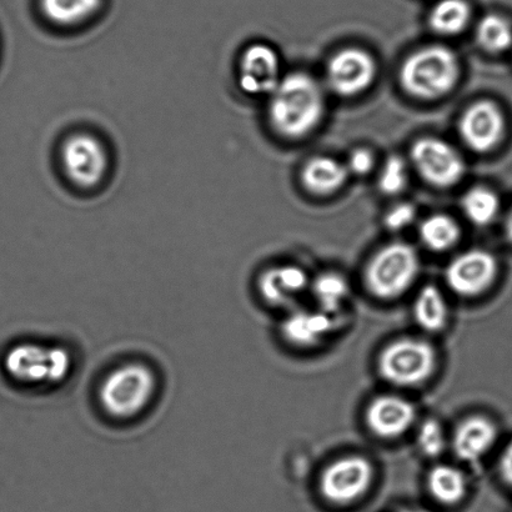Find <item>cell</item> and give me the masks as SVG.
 Returning a JSON list of instances; mask_svg holds the SVG:
<instances>
[{"instance_id":"cb8c5ba5","label":"cell","mask_w":512,"mask_h":512,"mask_svg":"<svg viewBox=\"0 0 512 512\" xmlns=\"http://www.w3.org/2000/svg\"><path fill=\"white\" fill-rule=\"evenodd\" d=\"M419 235L421 242L431 252L443 253L458 244L461 233L458 223L453 218L435 214L421 223Z\"/></svg>"},{"instance_id":"44dd1931","label":"cell","mask_w":512,"mask_h":512,"mask_svg":"<svg viewBox=\"0 0 512 512\" xmlns=\"http://www.w3.org/2000/svg\"><path fill=\"white\" fill-rule=\"evenodd\" d=\"M426 485L431 496L444 505L460 503L468 493V479L463 470L448 464H438L429 470Z\"/></svg>"},{"instance_id":"4dcf8cb0","label":"cell","mask_w":512,"mask_h":512,"mask_svg":"<svg viewBox=\"0 0 512 512\" xmlns=\"http://www.w3.org/2000/svg\"><path fill=\"white\" fill-rule=\"evenodd\" d=\"M498 468L501 479L512 489V440L501 453Z\"/></svg>"},{"instance_id":"603a6c76","label":"cell","mask_w":512,"mask_h":512,"mask_svg":"<svg viewBox=\"0 0 512 512\" xmlns=\"http://www.w3.org/2000/svg\"><path fill=\"white\" fill-rule=\"evenodd\" d=\"M471 8L466 0H440L429 15L430 28L441 35H455L468 27Z\"/></svg>"},{"instance_id":"9c48e42d","label":"cell","mask_w":512,"mask_h":512,"mask_svg":"<svg viewBox=\"0 0 512 512\" xmlns=\"http://www.w3.org/2000/svg\"><path fill=\"white\" fill-rule=\"evenodd\" d=\"M410 158L420 177L434 187H453L465 174L463 157L443 139L425 137L416 140Z\"/></svg>"},{"instance_id":"f546056e","label":"cell","mask_w":512,"mask_h":512,"mask_svg":"<svg viewBox=\"0 0 512 512\" xmlns=\"http://www.w3.org/2000/svg\"><path fill=\"white\" fill-rule=\"evenodd\" d=\"M373 167L374 157L368 149L354 150V152L350 154L348 165H346L349 173H353L355 175L368 174Z\"/></svg>"},{"instance_id":"d6a6232c","label":"cell","mask_w":512,"mask_h":512,"mask_svg":"<svg viewBox=\"0 0 512 512\" xmlns=\"http://www.w3.org/2000/svg\"><path fill=\"white\" fill-rule=\"evenodd\" d=\"M404 512H424V511L411 510V511H404Z\"/></svg>"},{"instance_id":"4fadbf2b","label":"cell","mask_w":512,"mask_h":512,"mask_svg":"<svg viewBox=\"0 0 512 512\" xmlns=\"http://www.w3.org/2000/svg\"><path fill=\"white\" fill-rule=\"evenodd\" d=\"M418 411L410 400L399 395H379L365 410V424L370 433L383 440L404 436L415 425Z\"/></svg>"},{"instance_id":"8fae6325","label":"cell","mask_w":512,"mask_h":512,"mask_svg":"<svg viewBox=\"0 0 512 512\" xmlns=\"http://www.w3.org/2000/svg\"><path fill=\"white\" fill-rule=\"evenodd\" d=\"M498 273V260L493 254L484 249H471L450 261L445 281L461 298H476L491 288Z\"/></svg>"},{"instance_id":"d4e9b609","label":"cell","mask_w":512,"mask_h":512,"mask_svg":"<svg viewBox=\"0 0 512 512\" xmlns=\"http://www.w3.org/2000/svg\"><path fill=\"white\" fill-rule=\"evenodd\" d=\"M461 208L470 223L486 227L500 213V199L493 190L485 187L471 188L461 199Z\"/></svg>"},{"instance_id":"4316f807","label":"cell","mask_w":512,"mask_h":512,"mask_svg":"<svg viewBox=\"0 0 512 512\" xmlns=\"http://www.w3.org/2000/svg\"><path fill=\"white\" fill-rule=\"evenodd\" d=\"M416 446L428 459H438L448 448V438L439 420L426 419L416 431Z\"/></svg>"},{"instance_id":"83f0119b","label":"cell","mask_w":512,"mask_h":512,"mask_svg":"<svg viewBox=\"0 0 512 512\" xmlns=\"http://www.w3.org/2000/svg\"><path fill=\"white\" fill-rule=\"evenodd\" d=\"M408 183V168L399 157L388 158L379 174L378 185L381 193L396 195L403 192Z\"/></svg>"},{"instance_id":"277c9868","label":"cell","mask_w":512,"mask_h":512,"mask_svg":"<svg viewBox=\"0 0 512 512\" xmlns=\"http://www.w3.org/2000/svg\"><path fill=\"white\" fill-rule=\"evenodd\" d=\"M74 368V356L68 348L35 341L13 345L3 358L9 379L33 389L58 388L67 383Z\"/></svg>"},{"instance_id":"ac0fdd59","label":"cell","mask_w":512,"mask_h":512,"mask_svg":"<svg viewBox=\"0 0 512 512\" xmlns=\"http://www.w3.org/2000/svg\"><path fill=\"white\" fill-rule=\"evenodd\" d=\"M39 13L45 23L62 32L87 27L103 12L104 0H39Z\"/></svg>"},{"instance_id":"484cf974","label":"cell","mask_w":512,"mask_h":512,"mask_svg":"<svg viewBox=\"0 0 512 512\" xmlns=\"http://www.w3.org/2000/svg\"><path fill=\"white\" fill-rule=\"evenodd\" d=\"M476 40L485 52L503 53L512 45V25L501 15H486L476 27Z\"/></svg>"},{"instance_id":"d6986e66","label":"cell","mask_w":512,"mask_h":512,"mask_svg":"<svg viewBox=\"0 0 512 512\" xmlns=\"http://www.w3.org/2000/svg\"><path fill=\"white\" fill-rule=\"evenodd\" d=\"M416 325L426 333H441L449 323L448 300L438 286L428 284L416 294L413 304Z\"/></svg>"},{"instance_id":"7402d4cb","label":"cell","mask_w":512,"mask_h":512,"mask_svg":"<svg viewBox=\"0 0 512 512\" xmlns=\"http://www.w3.org/2000/svg\"><path fill=\"white\" fill-rule=\"evenodd\" d=\"M311 295L316 308L326 314L339 316L350 296V285L343 275L328 271L320 274L310 283Z\"/></svg>"},{"instance_id":"30bf717a","label":"cell","mask_w":512,"mask_h":512,"mask_svg":"<svg viewBox=\"0 0 512 512\" xmlns=\"http://www.w3.org/2000/svg\"><path fill=\"white\" fill-rule=\"evenodd\" d=\"M281 78L279 55L270 45L252 43L240 52L235 79L243 94L268 98L278 87Z\"/></svg>"},{"instance_id":"7a4b0ae2","label":"cell","mask_w":512,"mask_h":512,"mask_svg":"<svg viewBox=\"0 0 512 512\" xmlns=\"http://www.w3.org/2000/svg\"><path fill=\"white\" fill-rule=\"evenodd\" d=\"M159 385L157 370L144 361L115 366L100 381L97 393L100 409L119 423L138 419L154 404Z\"/></svg>"},{"instance_id":"6da1fadb","label":"cell","mask_w":512,"mask_h":512,"mask_svg":"<svg viewBox=\"0 0 512 512\" xmlns=\"http://www.w3.org/2000/svg\"><path fill=\"white\" fill-rule=\"evenodd\" d=\"M325 110L323 90L306 73L281 78L268 97L270 127L281 137L299 139L318 127Z\"/></svg>"},{"instance_id":"e0dca14e","label":"cell","mask_w":512,"mask_h":512,"mask_svg":"<svg viewBox=\"0 0 512 512\" xmlns=\"http://www.w3.org/2000/svg\"><path fill=\"white\" fill-rule=\"evenodd\" d=\"M499 430L493 420L473 415L456 426L450 444L456 458L464 463H478L498 441Z\"/></svg>"},{"instance_id":"3957f363","label":"cell","mask_w":512,"mask_h":512,"mask_svg":"<svg viewBox=\"0 0 512 512\" xmlns=\"http://www.w3.org/2000/svg\"><path fill=\"white\" fill-rule=\"evenodd\" d=\"M57 160L65 182L84 194L99 192L113 172L112 149L102 135L90 129L65 134L58 145Z\"/></svg>"},{"instance_id":"9a60e30c","label":"cell","mask_w":512,"mask_h":512,"mask_svg":"<svg viewBox=\"0 0 512 512\" xmlns=\"http://www.w3.org/2000/svg\"><path fill=\"white\" fill-rule=\"evenodd\" d=\"M308 273L300 266L284 264L265 269L256 280V289L265 304L289 308L310 288Z\"/></svg>"},{"instance_id":"5b68a950","label":"cell","mask_w":512,"mask_h":512,"mask_svg":"<svg viewBox=\"0 0 512 512\" xmlns=\"http://www.w3.org/2000/svg\"><path fill=\"white\" fill-rule=\"evenodd\" d=\"M459 77L458 57L441 45L416 50L400 69V83L405 92L419 99L443 97L455 87Z\"/></svg>"},{"instance_id":"1f68e13d","label":"cell","mask_w":512,"mask_h":512,"mask_svg":"<svg viewBox=\"0 0 512 512\" xmlns=\"http://www.w3.org/2000/svg\"><path fill=\"white\" fill-rule=\"evenodd\" d=\"M505 235L509 242L512 244V208L505 220Z\"/></svg>"},{"instance_id":"ffe728a7","label":"cell","mask_w":512,"mask_h":512,"mask_svg":"<svg viewBox=\"0 0 512 512\" xmlns=\"http://www.w3.org/2000/svg\"><path fill=\"white\" fill-rule=\"evenodd\" d=\"M349 170L338 160L329 157H316L304 165L301 182L309 192L326 195L343 187Z\"/></svg>"},{"instance_id":"7c38bea8","label":"cell","mask_w":512,"mask_h":512,"mask_svg":"<svg viewBox=\"0 0 512 512\" xmlns=\"http://www.w3.org/2000/svg\"><path fill=\"white\" fill-rule=\"evenodd\" d=\"M376 64L368 52L346 48L335 53L326 67V80L331 90L341 97H354L373 84Z\"/></svg>"},{"instance_id":"ba28073f","label":"cell","mask_w":512,"mask_h":512,"mask_svg":"<svg viewBox=\"0 0 512 512\" xmlns=\"http://www.w3.org/2000/svg\"><path fill=\"white\" fill-rule=\"evenodd\" d=\"M374 476L369 459L360 455L344 456L326 466L320 476V491L330 503H354L368 493Z\"/></svg>"},{"instance_id":"52a82bcc","label":"cell","mask_w":512,"mask_h":512,"mask_svg":"<svg viewBox=\"0 0 512 512\" xmlns=\"http://www.w3.org/2000/svg\"><path fill=\"white\" fill-rule=\"evenodd\" d=\"M420 258L406 243H391L380 249L366 265V289L379 300H394L404 295L418 279Z\"/></svg>"},{"instance_id":"5bb4252c","label":"cell","mask_w":512,"mask_h":512,"mask_svg":"<svg viewBox=\"0 0 512 512\" xmlns=\"http://www.w3.org/2000/svg\"><path fill=\"white\" fill-rule=\"evenodd\" d=\"M459 133L474 152H490L504 137V114L494 102L480 100L465 110L459 122Z\"/></svg>"},{"instance_id":"f1b7e54d","label":"cell","mask_w":512,"mask_h":512,"mask_svg":"<svg viewBox=\"0 0 512 512\" xmlns=\"http://www.w3.org/2000/svg\"><path fill=\"white\" fill-rule=\"evenodd\" d=\"M416 209L413 204L396 205L385 217V225L393 232H400L415 222Z\"/></svg>"},{"instance_id":"8992f818","label":"cell","mask_w":512,"mask_h":512,"mask_svg":"<svg viewBox=\"0 0 512 512\" xmlns=\"http://www.w3.org/2000/svg\"><path fill=\"white\" fill-rule=\"evenodd\" d=\"M378 373L386 383L398 388H415L426 383L438 368L433 344L420 338L391 341L380 351Z\"/></svg>"},{"instance_id":"2e32d148","label":"cell","mask_w":512,"mask_h":512,"mask_svg":"<svg viewBox=\"0 0 512 512\" xmlns=\"http://www.w3.org/2000/svg\"><path fill=\"white\" fill-rule=\"evenodd\" d=\"M339 316L324 313L320 309H295L281 321L280 334L286 343L296 348H315L334 333Z\"/></svg>"}]
</instances>
